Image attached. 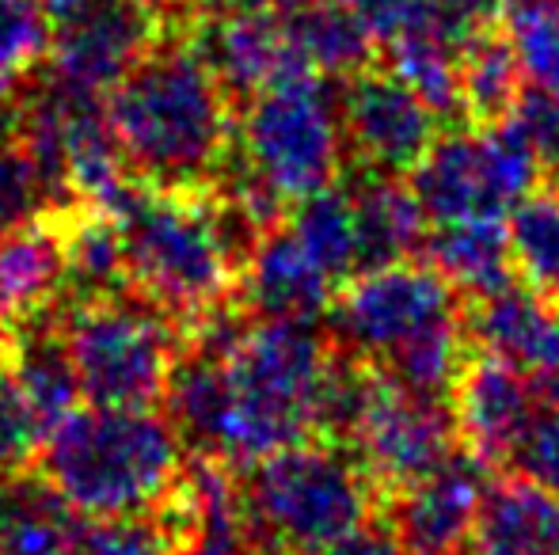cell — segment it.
Returning a JSON list of instances; mask_svg holds the SVG:
<instances>
[{
    "instance_id": "obj_1",
    "label": "cell",
    "mask_w": 559,
    "mask_h": 555,
    "mask_svg": "<svg viewBox=\"0 0 559 555\" xmlns=\"http://www.w3.org/2000/svg\"><path fill=\"white\" fill-rule=\"evenodd\" d=\"M118 153L138 183L210 191L236 141V104L183 31L164 35L107 92Z\"/></svg>"
},
{
    "instance_id": "obj_2",
    "label": "cell",
    "mask_w": 559,
    "mask_h": 555,
    "mask_svg": "<svg viewBox=\"0 0 559 555\" xmlns=\"http://www.w3.org/2000/svg\"><path fill=\"white\" fill-rule=\"evenodd\" d=\"M343 354L423 396L453 393L464 370L456 289L430 263H384L343 281L328 309Z\"/></svg>"
},
{
    "instance_id": "obj_3",
    "label": "cell",
    "mask_w": 559,
    "mask_h": 555,
    "mask_svg": "<svg viewBox=\"0 0 559 555\" xmlns=\"http://www.w3.org/2000/svg\"><path fill=\"white\" fill-rule=\"evenodd\" d=\"M338 365L343 350L312 319H243L225 342V464L248 468L274 449L324 437Z\"/></svg>"
},
{
    "instance_id": "obj_4",
    "label": "cell",
    "mask_w": 559,
    "mask_h": 555,
    "mask_svg": "<svg viewBox=\"0 0 559 555\" xmlns=\"http://www.w3.org/2000/svg\"><path fill=\"white\" fill-rule=\"evenodd\" d=\"M183 437L153 408H76L46 434L35 472L81 518L160 510L187 475Z\"/></svg>"
},
{
    "instance_id": "obj_5",
    "label": "cell",
    "mask_w": 559,
    "mask_h": 555,
    "mask_svg": "<svg viewBox=\"0 0 559 555\" xmlns=\"http://www.w3.org/2000/svg\"><path fill=\"white\" fill-rule=\"evenodd\" d=\"M107 209L122 229L133 293L179 319L183 335L236 301L240 267L217 229L210 191H160L130 179Z\"/></svg>"
},
{
    "instance_id": "obj_6",
    "label": "cell",
    "mask_w": 559,
    "mask_h": 555,
    "mask_svg": "<svg viewBox=\"0 0 559 555\" xmlns=\"http://www.w3.org/2000/svg\"><path fill=\"white\" fill-rule=\"evenodd\" d=\"M255 552L320 555L373 518L377 483L335 437H305L240 468Z\"/></svg>"
},
{
    "instance_id": "obj_7",
    "label": "cell",
    "mask_w": 559,
    "mask_h": 555,
    "mask_svg": "<svg viewBox=\"0 0 559 555\" xmlns=\"http://www.w3.org/2000/svg\"><path fill=\"white\" fill-rule=\"evenodd\" d=\"M236 153L286 209L335 186L350 153L332 76L294 69L255 92L236 111Z\"/></svg>"
},
{
    "instance_id": "obj_8",
    "label": "cell",
    "mask_w": 559,
    "mask_h": 555,
    "mask_svg": "<svg viewBox=\"0 0 559 555\" xmlns=\"http://www.w3.org/2000/svg\"><path fill=\"white\" fill-rule=\"evenodd\" d=\"M81 393L99 408H156L183 347V324L141 293L53 304Z\"/></svg>"
},
{
    "instance_id": "obj_9",
    "label": "cell",
    "mask_w": 559,
    "mask_h": 555,
    "mask_svg": "<svg viewBox=\"0 0 559 555\" xmlns=\"http://www.w3.org/2000/svg\"><path fill=\"white\" fill-rule=\"evenodd\" d=\"M545 156L510 119L479 130L438 134L430 153L412 171L427 221L453 217H507L540 183Z\"/></svg>"
},
{
    "instance_id": "obj_10",
    "label": "cell",
    "mask_w": 559,
    "mask_h": 555,
    "mask_svg": "<svg viewBox=\"0 0 559 555\" xmlns=\"http://www.w3.org/2000/svg\"><path fill=\"white\" fill-rule=\"evenodd\" d=\"M456 419L442 396H423L384 373H361L338 442L361 460L377 487H407L456 453Z\"/></svg>"
},
{
    "instance_id": "obj_11",
    "label": "cell",
    "mask_w": 559,
    "mask_h": 555,
    "mask_svg": "<svg viewBox=\"0 0 559 555\" xmlns=\"http://www.w3.org/2000/svg\"><path fill=\"white\" fill-rule=\"evenodd\" d=\"M191 20L171 0H88L53 23L46 76L73 92L104 96L171 31Z\"/></svg>"
},
{
    "instance_id": "obj_12",
    "label": "cell",
    "mask_w": 559,
    "mask_h": 555,
    "mask_svg": "<svg viewBox=\"0 0 559 555\" xmlns=\"http://www.w3.org/2000/svg\"><path fill=\"white\" fill-rule=\"evenodd\" d=\"M346 153L366 171L404 176L438 141L442 114L392 69H358L338 92Z\"/></svg>"
},
{
    "instance_id": "obj_13",
    "label": "cell",
    "mask_w": 559,
    "mask_h": 555,
    "mask_svg": "<svg viewBox=\"0 0 559 555\" xmlns=\"http://www.w3.org/2000/svg\"><path fill=\"white\" fill-rule=\"evenodd\" d=\"M487 487V460L472 449H456L435 472L400 487L389 521L407 555H456L468 548Z\"/></svg>"
},
{
    "instance_id": "obj_14",
    "label": "cell",
    "mask_w": 559,
    "mask_h": 555,
    "mask_svg": "<svg viewBox=\"0 0 559 555\" xmlns=\"http://www.w3.org/2000/svg\"><path fill=\"white\" fill-rule=\"evenodd\" d=\"M540 403H545V393L537 381L510 370L507 362L479 354L476 362H464L453 385L456 434L479 460L499 464L514 457Z\"/></svg>"
},
{
    "instance_id": "obj_15",
    "label": "cell",
    "mask_w": 559,
    "mask_h": 555,
    "mask_svg": "<svg viewBox=\"0 0 559 555\" xmlns=\"http://www.w3.org/2000/svg\"><path fill=\"white\" fill-rule=\"evenodd\" d=\"M468 335L487 358L507 362L540 388L559 381V301L533 286L507 281L495 293L476 297Z\"/></svg>"
},
{
    "instance_id": "obj_16",
    "label": "cell",
    "mask_w": 559,
    "mask_h": 555,
    "mask_svg": "<svg viewBox=\"0 0 559 555\" xmlns=\"http://www.w3.org/2000/svg\"><path fill=\"white\" fill-rule=\"evenodd\" d=\"M338 281L305 252L286 221L263 232L240 270L236 301L248 316L263 319H320L328 316Z\"/></svg>"
},
{
    "instance_id": "obj_17",
    "label": "cell",
    "mask_w": 559,
    "mask_h": 555,
    "mask_svg": "<svg viewBox=\"0 0 559 555\" xmlns=\"http://www.w3.org/2000/svg\"><path fill=\"white\" fill-rule=\"evenodd\" d=\"M187 38L210 65V73L222 81L236 111L271 81L305 69L289 50L274 8L255 15H233V20H191Z\"/></svg>"
},
{
    "instance_id": "obj_18",
    "label": "cell",
    "mask_w": 559,
    "mask_h": 555,
    "mask_svg": "<svg viewBox=\"0 0 559 555\" xmlns=\"http://www.w3.org/2000/svg\"><path fill=\"white\" fill-rule=\"evenodd\" d=\"M468 555H559V495L530 475H510L487 487Z\"/></svg>"
},
{
    "instance_id": "obj_19",
    "label": "cell",
    "mask_w": 559,
    "mask_h": 555,
    "mask_svg": "<svg viewBox=\"0 0 559 555\" xmlns=\"http://www.w3.org/2000/svg\"><path fill=\"white\" fill-rule=\"evenodd\" d=\"M61 229L66 248V304L99 301V297L130 293V263H126V240L115 214L104 206L73 202L66 209H46Z\"/></svg>"
},
{
    "instance_id": "obj_20",
    "label": "cell",
    "mask_w": 559,
    "mask_h": 555,
    "mask_svg": "<svg viewBox=\"0 0 559 555\" xmlns=\"http://www.w3.org/2000/svg\"><path fill=\"white\" fill-rule=\"evenodd\" d=\"M346 194H350L354 229H358L361 270L412 260L427 244V209H423L419 194L400 183L396 176L361 168L350 179Z\"/></svg>"
},
{
    "instance_id": "obj_21",
    "label": "cell",
    "mask_w": 559,
    "mask_h": 555,
    "mask_svg": "<svg viewBox=\"0 0 559 555\" xmlns=\"http://www.w3.org/2000/svg\"><path fill=\"white\" fill-rule=\"evenodd\" d=\"M66 293V248L50 214L0 232V312L15 324L53 309Z\"/></svg>"
},
{
    "instance_id": "obj_22",
    "label": "cell",
    "mask_w": 559,
    "mask_h": 555,
    "mask_svg": "<svg viewBox=\"0 0 559 555\" xmlns=\"http://www.w3.org/2000/svg\"><path fill=\"white\" fill-rule=\"evenodd\" d=\"M427 260L456 293L484 297L502 289L514 275L507 217H453L430 221Z\"/></svg>"
},
{
    "instance_id": "obj_23",
    "label": "cell",
    "mask_w": 559,
    "mask_h": 555,
    "mask_svg": "<svg viewBox=\"0 0 559 555\" xmlns=\"http://www.w3.org/2000/svg\"><path fill=\"white\" fill-rule=\"evenodd\" d=\"M274 15L305 69L320 76H354L366 69L373 38L338 0H278Z\"/></svg>"
},
{
    "instance_id": "obj_24",
    "label": "cell",
    "mask_w": 559,
    "mask_h": 555,
    "mask_svg": "<svg viewBox=\"0 0 559 555\" xmlns=\"http://www.w3.org/2000/svg\"><path fill=\"white\" fill-rule=\"evenodd\" d=\"M8 365H12V373L20 377L23 393L31 396L35 411L43 415L46 430H53L69 411H76V403H81V396H84L81 377H76L73 354H69L66 331H61L58 312L53 309L23 319Z\"/></svg>"
},
{
    "instance_id": "obj_25",
    "label": "cell",
    "mask_w": 559,
    "mask_h": 555,
    "mask_svg": "<svg viewBox=\"0 0 559 555\" xmlns=\"http://www.w3.org/2000/svg\"><path fill=\"white\" fill-rule=\"evenodd\" d=\"M286 225L305 244V252H309L338 286L361 270L358 229H354V209H350L346 186H328V191L289 206Z\"/></svg>"
},
{
    "instance_id": "obj_26",
    "label": "cell",
    "mask_w": 559,
    "mask_h": 555,
    "mask_svg": "<svg viewBox=\"0 0 559 555\" xmlns=\"http://www.w3.org/2000/svg\"><path fill=\"white\" fill-rule=\"evenodd\" d=\"M461 53L464 43L449 35L442 23L412 31L407 38L389 46L392 73L412 84L438 114L461 107Z\"/></svg>"
},
{
    "instance_id": "obj_27",
    "label": "cell",
    "mask_w": 559,
    "mask_h": 555,
    "mask_svg": "<svg viewBox=\"0 0 559 555\" xmlns=\"http://www.w3.org/2000/svg\"><path fill=\"white\" fill-rule=\"evenodd\" d=\"M53 23L43 0H0V114L12 111L31 76L46 65Z\"/></svg>"
},
{
    "instance_id": "obj_28",
    "label": "cell",
    "mask_w": 559,
    "mask_h": 555,
    "mask_svg": "<svg viewBox=\"0 0 559 555\" xmlns=\"http://www.w3.org/2000/svg\"><path fill=\"white\" fill-rule=\"evenodd\" d=\"M525 88V69L510 38L476 35L461 53V107L484 122L507 119Z\"/></svg>"
},
{
    "instance_id": "obj_29",
    "label": "cell",
    "mask_w": 559,
    "mask_h": 555,
    "mask_svg": "<svg viewBox=\"0 0 559 555\" xmlns=\"http://www.w3.org/2000/svg\"><path fill=\"white\" fill-rule=\"evenodd\" d=\"M510 252L525 286L559 301V191H533L510 209Z\"/></svg>"
},
{
    "instance_id": "obj_30",
    "label": "cell",
    "mask_w": 559,
    "mask_h": 555,
    "mask_svg": "<svg viewBox=\"0 0 559 555\" xmlns=\"http://www.w3.org/2000/svg\"><path fill=\"white\" fill-rule=\"evenodd\" d=\"M76 529L81 521H73V510L38 483L35 498L0 526V555H81Z\"/></svg>"
},
{
    "instance_id": "obj_31",
    "label": "cell",
    "mask_w": 559,
    "mask_h": 555,
    "mask_svg": "<svg viewBox=\"0 0 559 555\" xmlns=\"http://www.w3.org/2000/svg\"><path fill=\"white\" fill-rule=\"evenodd\" d=\"M81 555H176L183 552L176 526L164 510L122 514V518H84L76 529Z\"/></svg>"
},
{
    "instance_id": "obj_32",
    "label": "cell",
    "mask_w": 559,
    "mask_h": 555,
    "mask_svg": "<svg viewBox=\"0 0 559 555\" xmlns=\"http://www.w3.org/2000/svg\"><path fill=\"white\" fill-rule=\"evenodd\" d=\"M510 46L525 69V81L559 96V0L510 4Z\"/></svg>"
},
{
    "instance_id": "obj_33",
    "label": "cell",
    "mask_w": 559,
    "mask_h": 555,
    "mask_svg": "<svg viewBox=\"0 0 559 555\" xmlns=\"http://www.w3.org/2000/svg\"><path fill=\"white\" fill-rule=\"evenodd\" d=\"M46 422L23 393L12 365L0 362V475L35 472L38 453L46 445Z\"/></svg>"
},
{
    "instance_id": "obj_34",
    "label": "cell",
    "mask_w": 559,
    "mask_h": 555,
    "mask_svg": "<svg viewBox=\"0 0 559 555\" xmlns=\"http://www.w3.org/2000/svg\"><path fill=\"white\" fill-rule=\"evenodd\" d=\"M46 206L50 198H46L43 176H38L31 153L12 134V126L0 130V232L46 214Z\"/></svg>"
},
{
    "instance_id": "obj_35",
    "label": "cell",
    "mask_w": 559,
    "mask_h": 555,
    "mask_svg": "<svg viewBox=\"0 0 559 555\" xmlns=\"http://www.w3.org/2000/svg\"><path fill=\"white\" fill-rule=\"evenodd\" d=\"M338 4H343L346 12L361 23V31L381 46H392L412 35V31H423V27H430V23H438L430 0H338Z\"/></svg>"
},
{
    "instance_id": "obj_36",
    "label": "cell",
    "mask_w": 559,
    "mask_h": 555,
    "mask_svg": "<svg viewBox=\"0 0 559 555\" xmlns=\"http://www.w3.org/2000/svg\"><path fill=\"white\" fill-rule=\"evenodd\" d=\"M510 460H514L522 475H530L540 487L559 495V400L540 403L537 419L525 430L522 445H518Z\"/></svg>"
},
{
    "instance_id": "obj_37",
    "label": "cell",
    "mask_w": 559,
    "mask_h": 555,
    "mask_svg": "<svg viewBox=\"0 0 559 555\" xmlns=\"http://www.w3.org/2000/svg\"><path fill=\"white\" fill-rule=\"evenodd\" d=\"M507 119L530 137V145L545 156V164H556V156H559V96L537 88V84H525Z\"/></svg>"
},
{
    "instance_id": "obj_38",
    "label": "cell",
    "mask_w": 559,
    "mask_h": 555,
    "mask_svg": "<svg viewBox=\"0 0 559 555\" xmlns=\"http://www.w3.org/2000/svg\"><path fill=\"white\" fill-rule=\"evenodd\" d=\"M430 4H435L438 23L449 35L468 43V38L484 35L487 23L507 8V0H430Z\"/></svg>"
},
{
    "instance_id": "obj_39",
    "label": "cell",
    "mask_w": 559,
    "mask_h": 555,
    "mask_svg": "<svg viewBox=\"0 0 559 555\" xmlns=\"http://www.w3.org/2000/svg\"><path fill=\"white\" fill-rule=\"evenodd\" d=\"M320 555H407V548L396 536V529H392V521L369 518L346 536H338L335 544H328Z\"/></svg>"
},
{
    "instance_id": "obj_40",
    "label": "cell",
    "mask_w": 559,
    "mask_h": 555,
    "mask_svg": "<svg viewBox=\"0 0 559 555\" xmlns=\"http://www.w3.org/2000/svg\"><path fill=\"white\" fill-rule=\"evenodd\" d=\"M183 20H233V15L271 12L278 0H171Z\"/></svg>"
},
{
    "instance_id": "obj_41",
    "label": "cell",
    "mask_w": 559,
    "mask_h": 555,
    "mask_svg": "<svg viewBox=\"0 0 559 555\" xmlns=\"http://www.w3.org/2000/svg\"><path fill=\"white\" fill-rule=\"evenodd\" d=\"M15 335H20V324H15V319H8L4 312H0V362H8V358H12Z\"/></svg>"
},
{
    "instance_id": "obj_42",
    "label": "cell",
    "mask_w": 559,
    "mask_h": 555,
    "mask_svg": "<svg viewBox=\"0 0 559 555\" xmlns=\"http://www.w3.org/2000/svg\"><path fill=\"white\" fill-rule=\"evenodd\" d=\"M43 4L53 12V20H61V15L76 12V8H84V4H88V0H43Z\"/></svg>"
},
{
    "instance_id": "obj_43",
    "label": "cell",
    "mask_w": 559,
    "mask_h": 555,
    "mask_svg": "<svg viewBox=\"0 0 559 555\" xmlns=\"http://www.w3.org/2000/svg\"><path fill=\"white\" fill-rule=\"evenodd\" d=\"M176 555H194V552H191V548H183V552H176Z\"/></svg>"
},
{
    "instance_id": "obj_44",
    "label": "cell",
    "mask_w": 559,
    "mask_h": 555,
    "mask_svg": "<svg viewBox=\"0 0 559 555\" xmlns=\"http://www.w3.org/2000/svg\"><path fill=\"white\" fill-rule=\"evenodd\" d=\"M255 555H278V552H255Z\"/></svg>"
},
{
    "instance_id": "obj_45",
    "label": "cell",
    "mask_w": 559,
    "mask_h": 555,
    "mask_svg": "<svg viewBox=\"0 0 559 555\" xmlns=\"http://www.w3.org/2000/svg\"><path fill=\"white\" fill-rule=\"evenodd\" d=\"M556 164H559V156H556Z\"/></svg>"
}]
</instances>
